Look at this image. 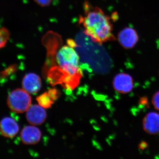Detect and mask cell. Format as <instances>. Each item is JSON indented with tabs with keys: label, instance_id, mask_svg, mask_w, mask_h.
Here are the masks:
<instances>
[{
	"label": "cell",
	"instance_id": "1",
	"mask_svg": "<svg viewBox=\"0 0 159 159\" xmlns=\"http://www.w3.org/2000/svg\"><path fill=\"white\" fill-rule=\"evenodd\" d=\"M85 16H81L79 22L85 29V35L99 45L116 39L110 18L102 9L85 4Z\"/></svg>",
	"mask_w": 159,
	"mask_h": 159
},
{
	"label": "cell",
	"instance_id": "2",
	"mask_svg": "<svg viewBox=\"0 0 159 159\" xmlns=\"http://www.w3.org/2000/svg\"><path fill=\"white\" fill-rule=\"evenodd\" d=\"M74 47L67 45L61 48L56 55L59 67L71 77H78L80 73L79 54Z\"/></svg>",
	"mask_w": 159,
	"mask_h": 159
},
{
	"label": "cell",
	"instance_id": "3",
	"mask_svg": "<svg viewBox=\"0 0 159 159\" xmlns=\"http://www.w3.org/2000/svg\"><path fill=\"white\" fill-rule=\"evenodd\" d=\"M31 98L29 93L24 89L11 91L7 98V104L10 110L16 113H23L31 106Z\"/></svg>",
	"mask_w": 159,
	"mask_h": 159
},
{
	"label": "cell",
	"instance_id": "4",
	"mask_svg": "<svg viewBox=\"0 0 159 159\" xmlns=\"http://www.w3.org/2000/svg\"><path fill=\"white\" fill-rule=\"evenodd\" d=\"M117 39L123 48L131 49L136 45L139 37L135 29L131 27H126L119 32Z\"/></svg>",
	"mask_w": 159,
	"mask_h": 159
},
{
	"label": "cell",
	"instance_id": "5",
	"mask_svg": "<svg viewBox=\"0 0 159 159\" xmlns=\"http://www.w3.org/2000/svg\"><path fill=\"white\" fill-rule=\"evenodd\" d=\"M113 87L118 93H128L133 89V80L129 74L120 73L117 74L114 78Z\"/></svg>",
	"mask_w": 159,
	"mask_h": 159
},
{
	"label": "cell",
	"instance_id": "6",
	"mask_svg": "<svg viewBox=\"0 0 159 159\" xmlns=\"http://www.w3.org/2000/svg\"><path fill=\"white\" fill-rule=\"evenodd\" d=\"M26 112V118L28 122L33 125L43 124L47 118L45 110L40 105L31 106Z\"/></svg>",
	"mask_w": 159,
	"mask_h": 159
},
{
	"label": "cell",
	"instance_id": "7",
	"mask_svg": "<svg viewBox=\"0 0 159 159\" xmlns=\"http://www.w3.org/2000/svg\"><path fill=\"white\" fill-rule=\"evenodd\" d=\"M42 133L39 129L32 125H29L23 129L20 134L22 142L26 145H34L39 142Z\"/></svg>",
	"mask_w": 159,
	"mask_h": 159
},
{
	"label": "cell",
	"instance_id": "8",
	"mask_svg": "<svg viewBox=\"0 0 159 159\" xmlns=\"http://www.w3.org/2000/svg\"><path fill=\"white\" fill-rule=\"evenodd\" d=\"M19 131V126L16 121L11 117H6L0 121V132L7 138H13Z\"/></svg>",
	"mask_w": 159,
	"mask_h": 159
},
{
	"label": "cell",
	"instance_id": "9",
	"mask_svg": "<svg viewBox=\"0 0 159 159\" xmlns=\"http://www.w3.org/2000/svg\"><path fill=\"white\" fill-rule=\"evenodd\" d=\"M24 89L29 94H35L40 90L42 87L41 80L37 74L29 73L26 74L22 80Z\"/></svg>",
	"mask_w": 159,
	"mask_h": 159
},
{
	"label": "cell",
	"instance_id": "10",
	"mask_svg": "<svg viewBox=\"0 0 159 159\" xmlns=\"http://www.w3.org/2000/svg\"><path fill=\"white\" fill-rule=\"evenodd\" d=\"M144 130L149 134L159 133V114L155 112L148 113L143 121Z\"/></svg>",
	"mask_w": 159,
	"mask_h": 159
},
{
	"label": "cell",
	"instance_id": "11",
	"mask_svg": "<svg viewBox=\"0 0 159 159\" xmlns=\"http://www.w3.org/2000/svg\"><path fill=\"white\" fill-rule=\"evenodd\" d=\"M57 90L51 89L49 92H46L38 97L37 100L39 105L44 108H48L53 104L54 100L57 98Z\"/></svg>",
	"mask_w": 159,
	"mask_h": 159
},
{
	"label": "cell",
	"instance_id": "12",
	"mask_svg": "<svg viewBox=\"0 0 159 159\" xmlns=\"http://www.w3.org/2000/svg\"><path fill=\"white\" fill-rule=\"evenodd\" d=\"M10 36V32L8 29L5 27L0 28V49L6 47Z\"/></svg>",
	"mask_w": 159,
	"mask_h": 159
},
{
	"label": "cell",
	"instance_id": "13",
	"mask_svg": "<svg viewBox=\"0 0 159 159\" xmlns=\"http://www.w3.org/2000/svg\"><path fill=\"white\" fill-rule=\"evenodd\" d=\"M152 103L155 108L159 111V91L153 95L152 98Z\"/></svg>",
	"mask_w": 159,
	"mask_h": 159
},
{
	"label": "cell",
	"instance_id": "14",
	"mask_svg": "<svg viewBox=\"0 0 159 159\" xmlns=\"http://www.w3.org/2000/svg\"><path fill=\"white\" fill-rule=\"evenodd\" d=\"M38 5L42 7H47L50 6L53 0H34Z\"/></svg>",
	"mask_w": 159,
	"mask_h": 159
}]
</instances>
